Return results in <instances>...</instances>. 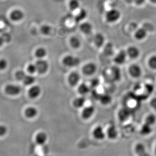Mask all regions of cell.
I'll return each mask as SVG.
<instances>
[{"label": "cell", "mask_w": 156, "mask_h": 156, "mask_svg": "<svg viewBox=\"0 0 156 156\" xmlns=\"http://www.w3.org/2000/svg\"><path fill=\"white\" fill-rule=\"evenodd\" d=\"M37 69V72L40 74H45L48 71L49 65L46 61L44 60H39L36 63Z\"/></svg>", "instance_id": "cell-3"}, {"label": "cell", "mask_w": 156, "mask_h": 156, "mask_svg": "<svg viewBox=\"0 0 156 156\" xmlns=\"http://www.w3.org/2000/svg\"><path fill=\"white\" fill-rule=\"evenodd\" d=\"M149 66L151 69H156V55L152 56L149 59L148 62Z\"/></svg>", "instance_id": "cell-32"}, {"label": "cell", "mask_w": 156, "mask_h": 156, "mask_svg": "<svg viewBox=\"0 0 156 156\" xmlns=\"http://www.w3.org/2000/svg\"><path fill=\"white\" fill-rule=\"evenodd\" d=\"M90 91L89 87L85 84H82L78 87V92L81 94L85 95L87 94Z\"/></svg>", "instance_id": "cell-25"}, {"label": "cell", "mask_w": 156, "mask_h": 156, "mask_svg": "<svg viewBox=\"0 0 156 156\" xmlns=\"http://www.w3.org/2000/svg\"><path fill=\"white\" fill-rule=\"evenodd\" d=\"M147 35V30L144 29L140 28L137 30L136 32H135V37L137 40H141L146 38Z\"/></svg>", "instance_id": "cell-20"}, {"label": "cell", "mask_w": 156, "mask_h": 156, "mask_svg": "<svg viewBox=\"0 0 156 156\" xmlns=\"http://www.w3.org/2000/svg\"><path fill=\"white\" fill-rule=\"evenodd\" d=\"M35 54H36L37 57L40 58H42L46 55L47 51L45 48L41 47V48H39L37 49Z\"/></svg>", "instance_id": "cell-30"}, {"label": "cell", "mask_w": 156, "mask_h": 156, "mask_svg": "<svg viewBox=\"0 0 156 156\" xmlns=\"http://www.w3.org/2000/svg\"><path fill=\"white\" fill-rule=\"evenodd\" d=\"M146 0H134V3L137 5H141L145 2Z\"/></svg>", "instance_id": "cell-42"}, {"label": "cell", "mask_w": 156, "mask_h": 156, "mask_svg": "<svg viewBox=\"0 0 156 156\" xmlns=\"http://www.w3.org/2000/svg\"><path fill=\"white\" fill-rule=\"evenodd\" d=\"M87 13L86 11L84 9L80 10L79 13L75 17V21L77 23H79L80 21L84 20L87 16Z\"/></svg>", "instance_id": "cell-21"}, {"label": "cell", "mask_w": 156, "mask_h": 156, "mask_svg": "<svg viewBox=\"0 0 156 156\" xmlns=\"http://www.w3.org/2000/svg\"><path fill=\"white\" fill-rule=\"evenodd\" d=\"M71 46L74 48H79L81 46V42L79 39L76 37H73L70 39Z\"/></svg>", "instance_id": "cell-26"}, {"label": "cell", "mask_w": 156, "mask_h": 156, "mask_svg": "<svg viewBox=\"0 0 156 156\" xmlns=\"http://www.w3.org/2000/svg\"><path fill=\"white\" fill-rule=\"evenodd\" d=\"M94 42L95 45L98 47H101L102 46L105 42L104 36L101 34H97L95 36Z\"/></svg>", "instance_id": "cell-18"}, {"label": "cell", "mask_w": 156, "mask_h": 156, "mask_svg": "<svg viewBox=\"0 0 156 156\" xmlns=\"http://www.w3.org/2000/svg\"><path fill=\"white\" fill-rule=\"evenodd\" d=\"M121 16L120 11L116 9L108 11L105 14V18L108 23H114L117 21Z\"/></svg>", "instance_id": "cell-1"}, {"label": "cell", "mask_w": 156, "mask_h": 156, "mask_svg": "<svg viewBox=\"0 0 156 156\" xmlns=\"http://www.w3.org/2000/svg\"><path fill=\"white\" fill-rule=\"evenodd\" d=\"M23 83L26 85H30L35 82V78L30 75H26L24 79L23 80Z\"/></svg>", "instance_id": "cell-27"}, {"label": "cell", "mask_w": 156, "mask_h": 156, "mask_svg": "<svg viewBox=\"0 0 156 156\" xmlns=\"http://www.w3.org/2000/svg\"><path fill=\"white\" fill-rule=\"evenodd\" d=\"M5 92L10 95H17L21 92V88L15 85H8L5 88Z\"/></svg>", "instance_id": "cell-4"}, {"label": "cell", "mask_w": 156, "mask_h": 156, "mask_svg": "<svg viewBox=\"0 0 156 156\" xmlns=\"http://www.w3.org/2000/svg\"><path fill=\"white\" fill-rule=\"evenodd\" d=\"M99 81L98 79H93L92 80L91 82H90V86L93 88H95L96 87H98L99 85Z\"/></svg>", "instance_id": "cell-39"}, {"label": "cell", "mask_w": 156, "mask_h": 156, "mask_svg": "<svg viewBox=\"0 0 156 156\" xmlns=\"http://www.w3.org/2000/svg\"><path fill=\"white\" fill-rule=\"evenodd\" d=\"M152 3H154V4H156V0H150Z\"/></svg>", "instance_id": "cell-45"}, {"label": "cell", "mask_w": 156, "mask_h": 156, "mask_svg": "<svg viewBox=\"0 0 156 156\" xmlns=\"http://www.w3.org/2000/svg\"><path fill=\"white\" fill-rule=\"evenodd\" d=\"M49 156V155H46V156Z\"/></svg>", "instance_id": "cell-47"}, {"label": "cell", "mask_w": 156, "mask_h": 156, "mask_svg": "<svg viewBox=\"0 0 156 156\" xmlns=\"http://www.w3.org/2000/svg\"><path fill=\"white\" fill-rule=\"evenodd\" d=\"M105 53L107 55H111L113 53V46L111 44H108L105 48Z\"/></svg>", "instance_id": "cell-34"}, {"label": "cell", "mask_w": 156, "mask_h": 156, "mask_svg": "<svg viewBox=\"0 0 156 156\" xmlns=\"http://www.w3.org/2000/svg\"><path fill=\"white\" fill-rule=\"evenodd\" d=\"M41 31L44 35H49L51 31V27L48 25H44L41 28Z\"/></svg>", "instance_id": "cell-33"}, {"label": "cell", "mask_w": 156, "mask_h": 156, "mask_svg": "<svg viewBox=\"0 0 156 156\" xmlns=\"http://www.w3.org/2000/svg\"><path fill=\"white\" fill-rule=\"evenodd\" d=\"M127 53L124 50H121L114 58V62L118 65H122L124 63L126 60Z\"/></svg>", "instance_id": "cell-9"}, {"label": "cell", "mask_w": 156, "mask_h": 156, "mask_svg": "<svg viewBox=\"0 0 156 156\" xmlns=\"http://www.w3.org/2000/svg\"><path fill=\"white\" fill-rule=\"evenodd\" d=\"M140 50L138 48L134 46H131L128 48L127 54L131 58H136L140 55Z\"/></svg>", "instance_id": "cell-10"}, {"label": "cell", "mask_w": 156, "mask_h": 156, "mask_svg": "<svg viewBox=\"0 0 156 156\" xmlns=\"http://www.w3.org/2000/svg\"><path fill=\"white\" fill-rule=\"evenodd\" d=\"M156 121V117H155L154 115H149V116H147V118H146L145 123L150 125V126H152L153 125L155 124Z\"/></svg>", "instance_id": "cell-31"}, {"label": "cell", "mask_w": 156, "mask_h": 156, "mask_svg": "<svg viewBox=\"0 0 156 156\" xmlns=\"http://www.w3.org/2000/svg\"><path fill=\"white\" fill-rule=\"evenodd\" d=\"M152 129L151 126L145 123L144 124L142 127H141V130H140V133L143 135H148L149 134H150L152 132Z\"/></svg>", "instance_id": "cell-24"}, {"label": "cell", "mask_w": 156, "mask_h": 156, "mask_svg": "<svg viewBox=\"0 0 156 156\" xmlns=\"http://www.w3.org/2000/svg\"><path fill=\"white\" fill-rule=\"evenodd\" d=\"M80 75L76 72H73L69 76V82L72 86H75L80 80Z\"/></svg>", "instance_id": "cell-13"}, {"label": "cell", "mask_w": 156, "mask_h": 156, "mask_svg": "<svg viewBox=\"0 0 156 156\" xmlns=\"http://www.w3.org/2000/svg\"><path fill=\"white\" fill-rule=\"evenodd\" d=\"M130 115V113L127 108H123L119 112V118L121 121L127 120Z\"/></svg>", "instance_id": "cell-19"}, {"label": "cell", "mask_w": 156, "mask_h": 156, "mask_svg": "<svg viewBox=\"0 0 156 156\" xmlns=\"http://www.w3.org/2000/svg\"><path fill=\"white\" fill-rule=\"evenodd\" d=\"M118 132L116 128L114 126H110L108 130V135L111 139H115L117 137Z\"/></svg>", "instance_id": "cell-22"}, {"label": "cell", "mask_w": 156, "mask_h": 156, "mask_svg": "<svg viewBox=\"0 0 156 156\" xmlns=\"http://www.w3.org/2000/svg\"><path fill=\"white\" fill-rule=\"evenodd\" d=\"M150 105L151 107L156 111V98H154L151 101Z\"/></svg>", "instance_id": "cell-41"}, {"label": "cell", "mask_w": 156, "mask_h": 156, "mask_svg": "<svg viewBox=\"0 0 156 156\" xmlns=\"http://www.w3.org/2000/svg\"><path fill=\"white\" fill-rule=\"evenodd\" d=\"M7 128L4 125H0V137L3 136L7 132Z\"/></svg>", "instance_id": "cell-40"}, {"label": "cell", "mask_w": 156, "mask_h": 156, "mask_svg": "<svg viewBox=\"0 0 156 156\" xmlns=\"http://www.w3.org/2000/svg\"><path fill=\"white\" fill-rule=\"evenodd\" d=\"M47 140V135L45 132H39L36 137V141L37 144L44 145Z\"/></svg>", "instance_id": "cell-15"}, {"label": "cell", "mask_w": 156, "mask_h": 156, "mask_svg": "<svg viewBox=\"0 0 156 156\" xmlns=\"http://www.w3.org/2000/svg\"><path fill=\"white\" fill-rule=\"evenodd\" d=\"M41 93V89L39 86H34L29 90V96L32 99H35L40 96Z\"/></svg>", "instance_id": "cell-7"}, {"label": "cell", "mask_w": 156, "mask_h": 156, "mask_svg": "<svg viewBox=\"0 0 156 156\" xmlns=\"http://www.w3.org/2000/svg\"><path fill=\"white\" fill-rule=\"evenodd\" d=\"M80 59L72 55H68L63 59V63L69 67H74L79 65Z\"/></svg>", "instance_id": "cell-2"}, {"label": "cell", "mask_w": 156, "mask_h": 156, "mask_svg": "<svg viewBox=\"0 0 156 156\" xmlns=\"http://www.w3.org/2000/svg\"><path fill=\"white\" fill-rule=\"evenodd\" d=\"M8 62L5 59H0V70H4L7 67Z\"/></svg>", "instance_id": "cell-38"}, {"label": "cell", "mask_w": 156, "mask_h": 156, "mask_svg": "<svg viewBox=\"0 0 156 156\" xmlns=\"http://www.w3.org/2000/svg\"><path fill=\"white\" fill-rule=\"evenodd\" d=\"M125 1L128 4H130V3H133L134 0H125Z\"/></svg>", "instance_id": "cell-44"}, {"label": "cell", "mask_w": 156, "mask_h": 156, "mask_svg": "<svg viewBox=\"0 0 156 156\" xmlns=\"http://www.w3.org/2000/svg\"><path fill=\"white\" fill-rule=\"evenodd\" d=\"M113 77L115 80H118L120 78V70L117 67H114L112 69Z\"/></svg>", "instance_id": "cell-35"}, {"label": "cell", "mask_w": 156, "mask_h": 156, "mask_svg": "<svg viewBox=\"0 0 156 156\" xmlns=\"http://www.w3.org/2000/svg\"><path fill=\"white\" fill-rule=\"evenodd\" d=\"M96 71V66L93 63H87L82 69L83 72L86 75H92Z\"/></svg>", "instance_id": "cell-6"}, {"label": "cell", "mask_w": 156, "mask_h": 156, "mask_svg": "<svg viewBox=\"0 0 156 156\" xmlns=\"http://www.w3.org/2000/svg\"><path fill=\"white\" fill-rule=\"evenodd\" d=\"M27 71L30 74H34L35 72L37 71V66L36 64H30L27 66Z\"/></svg>", "instance_id": "cell-37"}, {"label": "cell", "mask_w": 156, "mask_h": 156, "mask_svg": "<svg viewBox=\"0 0 156 156\" xmlns=\"http://www.w3.org/2000/svg\"><path fill=\"white\" fill-rule=\"evenodd\" d=\"M135 152L138 156H151L146 152V147L142 144H138L135 147Z\"/></svg>", "instance_id": "cell-12"}, {"label": "cell", "mask_w": 156, "mask_h": 156, "mask_svg": "<svg viewBox=\"0 0 156 156\" xmlns=\"http://www.w3.org/2000/svg\"><path fill=\"white\" fill-rule=\"evenodd\" d=\"M93 136L97 140H103L105 137L104 130L101 126H98L95 128L93 132Z\"/></svg>", "instance_id": "cell-14"}, {"label": "cell", "mask_w": 156, "mask_h": 156, "mask_svg": "<svg viewBox=\"0 0 156 156\" xmlns=\"http://www.w3.org/2000/svg\"><path fill=\"white\" fill-rule=\"evenodd\" d=\"M94 107L92 105H90L86 107L82 112V117L85 119L90 118L94 113Z\"/></svg>", "instance_id": "cell-11"}, {"label": "cell", "mask_w": 156, "mask_h": 156, "mask_svg": "<svg viewBox=\"0 0 156 156\" xmlns=\"http://www.w3.org/2000/svg\"><path fill=\"white\" fill-rule=\"evenodd\" d=\"M129 74L134 78H138L141 76L142 71L141 68L138 65H132L129 67Z\"/></svg>", "instance_id": "cell-5"}, {"label": "cell", "mask_w": 156, "mask_h": 156, "mask_svg": "<svg viewBox=\"0 0 156 156\" xmlns=\"http://www.w3.org/2000/svg\"><path fill=\"white\" fill-rule=\"evenodd\" d=\"M155 153L156 154V147H155Z\"/></svg>", "instance_id": "cell-46"}, {"label": "cell", "mask_w": 156, "mask_h": 156, "mask_svg": "<svg viewBox=\"0 0 156 156\" xmlns=\"http://www.w3.org/2000/svg\"><path fill=\"white\" fill-rule=\"evenodd\" d=\"M26 76V73L23 71H18L15 74V77L17 79L20 81H23Z\"/></svg>", "instance_id": "cell-36"}, {"label": "cell", "mask_w": 156, "mask_h": 156, "mask_svg": "<svg viewBox=\"0 0 156 156\" xmlns=\"http://www.w3.org/2000/svg\"><path fill=\"white\" fill-rule=\"evenodd\" d=\"M5 42V40L3 37H0V47H1L3 45V44Z\"/></svg>", "instance_id": "cell-43"}, {"label": "cell", "mask_w": 156, "mask_h": 156, "mask_svg": "<svg viewBox=\"0 0 156 156\" xmlns=\"http://www.w3.org/2000/svg\"><path fill=\"white\" fill-rule=\"evenodd\" d=\"M85 101L86 100L85 98H83V97H80V98H76L73 101V104H74V105L76 108H80L84 105Z\"/></svg>", "instance_id": "cell-23"}, {"label": "cell", "mask_w": 156, "mask_h": 156, "mask_svg": "<svg viewBox=\"0 0 156 156\" xmlns=\"http://www.w3.org/2000/svg\"><path fill=\"white\" fill-rule=\"evenodd\" d=\"M24 114L26 117L27 118H33L38 114V110L34 107H29L25 110Z\"/></svg>", "instance_id": "cell-17"}, {"label": "cell", "mask_w": 156, "mask_h": 156, "mask_svg": "<svg viewBox=\"0 0 156 156\" xmlns=\"http://www.w3.org/2000/svg\"><path fill=\"white\" fill-rule=\"evenodd\" d=\"M80 30L86 35H88L92 32V26L91 24L88 22L83 23L80 26Z\"/></svg>", "instance_id": "cell-16"}, {"label": "cell", "mask_w": 156, "mask_h": 156, "mask_svg": "<svg viewBox=\"0 0 156 156\" xmlns=\"http://www.w3.org/2000/svg\"><path fill=\"white\" fill-rule=\"evenodd\" d=\"M24 16V13L18 9L13 11L10 14L11 19L14 21H20L23 20Z\"/></svg>", "instance_id": "cell-8"}, {"label": "cell", "mask_w": 156, "mask_h": 156, "mask_svg": "<svg viewBox=\"0 0 156 156\" xmlns=\"http://www.w3.org/2000/svg\"><path fill=\"white\" fill-rule=\"evenodd\" d=\"M69 6L71 10L75 11L80 7V3L78 0H70Z\"/></svg>", "instance_id": "cell-29"}, {"label": "cell", "mask_w": 156, "mask_h": 156, "mask_svg": "<svg viewBox=\"0 0 156 156\" xmlns=\"http://www.w3.org/2000/svg\"><path fill=\"white\" fill-rule=\"evenodd\" d=\"M39 156V155H36V156Z\"/></svg>", "instance_id": "cell-48"}, {"label": "cell", "mask_w": 156, "mask_h": 156, "mask_svg": "<svg viewBox=\"0 0 156 156\" xmlns=\"http://www.w3.org/2000/svg\"><path fill=\"white\" fill-rule=\"evenodd\" d=\"M99 99L104 105H108L111 101V98L108 94L101 95Z\"/></svg>", "instance_id": "cell-28"}]
</instances>
